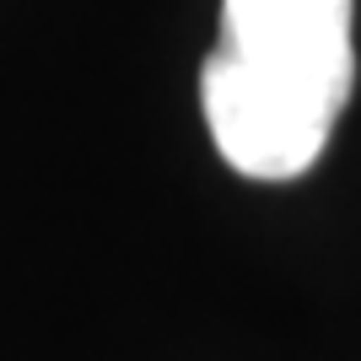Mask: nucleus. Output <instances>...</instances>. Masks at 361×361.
<instances>
[{
  "label": "nucleus",
  "mask_w": 361,
  "mask_h": 361,
  "mask_svg": "<svg viewBox=\"0 0 361 361\" xmlns=\"http://www.w3.org/2000/svg\"><path fill=\"white\" fill-rule=\"evenodd\" d=\"M356 0H221V49L200 65V108L226 167L302 178L356 87Z\"/></svg>",
  "instance_id": "obj_1"
}]
</instances>
